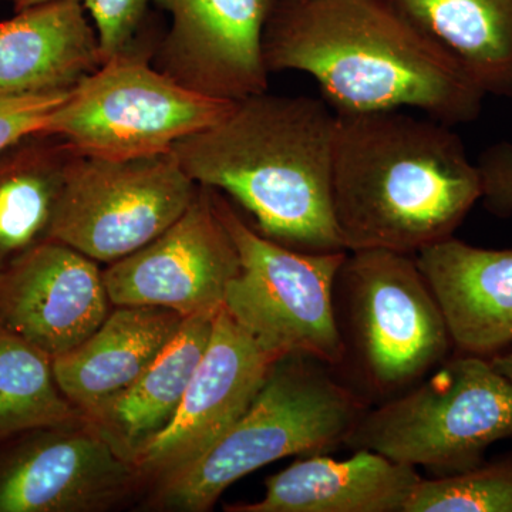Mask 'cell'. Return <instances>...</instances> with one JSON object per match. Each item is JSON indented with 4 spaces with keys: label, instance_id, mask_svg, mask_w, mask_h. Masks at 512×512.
Returning a JSON list of instances; mask_svg holds the SVG:
<instances>
[{
    "label": "cell",
    "instance_id": "obj_1",
    "mask_svg": "<svg viewBox=\"0 0 512 512\" xmlns=\"http://www.w3.org/2000/svg\"><path fill=\"white\" fill-rule=\"evenodd\" d=\"M268 72L311 74L336 114L410 107L447 126L478 119L485 94L387 0H289L264 30Z\"/></svg>",
    "mask_w": 512,
    "mask_h": 512
},
{
    "label": "cell",
    "instance_id": "obj_2",
    "mask_svg": "<svg viewBox=\"0 0 512 512\" xmlns=\"http://www.w3.org/2000/svg\"><path fill=\"white\" fill-rule=\"evenodd\" d=\"M338 117L306 96L254 94L214 126L178 141L174 156L198 185L222 191L256 231L313 254L346 251L333 212Z\"/></svg>",
    "mask_w": 512,
    "mask_h": 512
},
{
    "label": "cell",
    "instance_id": "obj_3",
    "mask_svg": "<svg viewBox=\"0 0 512 512\" xmlns=\"http://www.w3.org/2000/svg\"><path fill=\"white\" fill-rule=\"evenodd\" d=\"M336 117L333 212L346 251L416 255L453 237L483 188L450 126L399 110Z\"/></svg>",
    "mask_w": 512,
    "mask_h": 512
},
{
    "label": "cell",
    "instance_id": "obj_4",
    "mask_svg": "<svg viewBox=\"0 0 512 512\" xmlns=\"http://www.w3.org/2000/svg\"><path fill=\"white\" fill-rule=\"evenodd\" d=\"M330 367L309 356L281 357L247 412L224 436L157 480L154 505L208 511L228 487L258 468L346 443L369 407Z\"/></svg>",
    "mask_w": 512,
    "mask_h": 512
},
{
    "label": "cell",
    "instance_id": "obj_5",
    "mask_svg": "<svg viewBox=\"0 0 512 512\" xmlns=\"http://www.w3.org/2000/svg\"><path fill=\"white\" fill-rule=\"evenodd\" d=\"M507 439H512V383L490 359L461 353L367 410L346 444L448 476L480 466L487 448Z\"/></svg>",
    "mask_w": 512,
    "mask_h": 512
},
{
    "label": "cell",
    "instance_id": "obj_6",
    "mask_svg": "<svg viewBox=\"0 0 512 512\" xmlns=\"http://www.w3.org/2000/svg\"><path fill=\"white\" fill-rule=\"evenodd\" d=\"M136 46L134 40L77 84L40 133L63 138L83 156L126 160L171 153L234 109L237 101L175 82Z\"/></svg>",
    "mask_w": 512,
    "mask_h": 512
},
{
    "label": "cell",
    "instance_id": "obj_7",
    "mask_svg": "<svg viewBox=\"0 0 512 512\" xmlns=\"http://www.w3.org/2000/svg\"><path fill=\"white\" fill-rule=\"evenodd\" d=\"M212 197L241 264L224 308L272 352L342 365L348 353L335 288L348 251L313 254L285 247L242 220L220 192L212 190Z\"/></svg>",
    "mask_w": 512,
    "mask_h": 512
},
{
    "label": "cell",
    "instance_id": "obj_8",
    "mask_svg": "<svg viewBox=\"0 0 512 512\" xmlns=\"http://www.w3.org/2000/svg\"><path fill=\"white\" fill-rule=\"evenodd\" d=\"M338 282L348 308L346 353L353 349L372 392L397 396L447 359L453 340L416 255L348 251Z\"/></svg>",
    "mask_w": 512,
    "mask_h": 512
},
{
    "label": "cell",
    "instance_id": "obj_9",
    "mask_svg": "<svg viewBox=\"0 0 512 512\" xmlns=\"http://www.w3.org/2000/svg\"><path fill=\"white\" fill-rule=\"evenodd\" d=\"M198 187L173 151L126 160L79 153L67 171L50 239L113 264L171 227Z\"/></svg>",
    "mask_w": 512,
    "mask_h": 512
},
{
    "label": "cell",
    "instance_id": "obj_10",
    "mask_svg": "<svg viewBox=\"0 0 512 512\" xmlns=\"http://www.w3.org/2000/svg\"><path fill=\"white\" fill-rule=\"evenodd\" d=\"M234 241L200 185L187 211L146 247L103 269L113 306H154L183 318L217 315L238 275Z\"/></svg>",
    "mask_w": 512,
    "mask_h": 512
},
{
    "label": "cell",
    "instance_id": "obj_11",
    "mask_svg": "<svg viewBox=\"0 0 512 512\" xmlns=\"http://www.w3.org/2000/svg\"><path fill=\"white\" fill-rule=\"evenodd\" d=\"M281 357L222 306L177 413L130 458L141 478L160 480L204 454L247 412Z\"/></svg>",
    "mask_w": 512,
    "mask_h": 512
},
{
    "label": "cell",
    "instance_id": "obj_12",
    "mask_svg": "<svg viewBox=\"0 0 512 512\" xmlns=\"http://www.w3.org/2000/svg\"><path fill=\"white\" fill-rule=\"evenodd\" d=\"M170 15L157 69L205 96L239 101L268 90L264 30L271 0H153Z\"/></svg>",
    "mask_w": 512,
    "mask_h": 512
},
{
    "label": "cell",
    "instance_id": "obj_13",
    "mask_svg": "<svg viewBox=\"0 0 512 512\" xmlns=\"http://www.w3.org/2000/svg\"><path fill=\"white\" fill-rule=\"evenodd\" d=\"M144 481L86 419L46 429L0 470V512H90L119 504Z\"/></svg>",
    "mask_w": 512,
    "mask_h": 512
},
{
    "label": "cell",
    "instance_id": "obj_14",
    "mask_svg": "<svg viewBox=\"0 0 512 512\" xmlns=\"http://www.w3.org/2000/svg\"><path fill=\"white\" fill-rule=\"evenodd\" d=\"M111 306L99 262L56 239L0 272V330L52 359L89 338Z\"/></svg>",
    "mask_w": 512,
    "mask_h": 512
},
{
    "label": "cell",
    "instance_id": "obj_15",
    "mask_svg": "<svg viewBox=\"0 0 512 512\" xmlns=\"http://www.w3.org/2000/svg\"><path fill=\"white\" fill-rule=\"evenodd\" d=\"M416 261L458 352L493 357L512 345V249L451 237L421 249Z\"/></svg>",
    "mask_w": 512,
    "mask_h": 512
},
{
    "label": "cell",
    "instance_id": "obj_16",
    "mask_svg": "<svg viewBox=\"0 0 512 512\" xmlns=\"http://www.w3.org/2000/svg\"><path fill=\"white\" fill-rule=\"evenodd\" d=\"M103 64L82 0H53L0 22V96L69 93Z\"/></svg>",
    "mask_w": 512,
    "mask_h": 512
},
{
    "label": "cell",
    "instance_id": "obj_17",
    "mask_svg": "<svg viewBox=\"0 0 512 512\" xmlns=\"http://www.w3.org/2000/svg\"><path fill=\"white\" fill-rule=\"evenodd\" d=\"M421 477L417 468L370 450L348 460L309 454L266 478L255 503L228 505L229 512H404Z\"/></svg>",
    "mask_w": 512,
    "mask_h": 512
},
{
    "label": "cell",
    "instance_id": "obj_18",
    "mask_svg": "<svg viewBox=\"0 0 512 512\" xmlns=\"http://www.w3.org/2000/svg\"><path fill=\"white\" fill-rule=\"evenodd\" d=\"M183 319L154 306H114L89 338L53 359L57 386L86 417L136 382Z\"/></svg>",
    "mask_w": 512,
    "mask_h": 512
},
{
    "label": "cell",
    "instance_id": "obj_19",
    "mask_svg": "<svg viewBox=\"0 0 512 512\" xmlns=\"http://www.w3.org/2000/svg\"><path fill=\"white\" fill-rule=\"evenodd\" d=\"M215 316L184 318L173 338L136 382L84 417L128 460L177 413L207 349Z\"/></svg>",
    "mask_w": 512,
    "mask_h": 512
},
{
    "label": "cell",
    "instance_id": "obj_20",
    "mask_svg": "<svg viewBox=\"0 0 512 512\" xmlns=\"http://www.w3.org/2000/svg\"><path fill=\"white\" fill-rule=\"evenodd\" d=\"M485 96L512 99V0H387Z\"/></svg>",
    "mask_w": 512,
    "mask_h": 512
},
{
    "label": "cell",
    "instance_id": "obj_21",
    "mask_svg": "<svg viewBox=\"0 0 512 512\" xmlns=\"http://www.w3.org/2000/svg\"><path fill=\"white\" fill-rule=\"evenodd\" d=\"M77 154L63 138L40 131L0 153V272L50 239Z\"/></svg>",
    "mask_w": 512,
    "mask_h": 512
},
{
    "label": "cell",
    "instance_id": "obj_22",
    "mask_svg": "<svg viewBox=\"0 0 512 512\" xmlns=\"http://www.w3.org/2000/svg\"><path fill=\"white\" fill-rule=\"evenodd\" d=\"M82 419L57 386L52 357L0 330V440Z\"/></svg>",
    "mask_w": 512,
    "mask_h": 512
},
{
    "label": "cell",
    "instance_id": "obj_23",
    "mask_svg": "<svg viewBox=\"0 0 512 512\" xmlns=\"http://www.w3.org/2000/svg\"><path fill=\"white\" fill-rule=\"evenodd\" d=\"M404 512H512V456L463 473L421 478Z\"/></svg>",
    "mask_w": 512,
    "mask_h": 512
},
{
    "label": "cell",
    "instance_id": "obj_24",
    "mask_svg": "<svg viewBox=\"0 0 512 512\" xmlns=\"http://www.w3.org/2000/svg\"><path fill=\"white\" fill-rule=\"evenodd\" d=\"M151 0H82L99 36L103 63L137 39Z\"/></svg>",
    "mask_w": 512,
    "mask_h": 512
},
{
    "label": "cell",
    "instance_id": "obj_25",
    "mask_svg": "<svg viewBox=\"0 0 512 512\" xmlns=\"http://www.w3.org/2000/svg\"><path fill=\"white\" fill-rule=\"evenodd\" d=\"M69 93L0 96V153L18 143L23 137L42 131L52 111Z\"/></svg>",
    "mask_w": 512,
    "mask_h": 512
},
{
    "label": "cell",
    "instance_id": "obj_26",
    "mask_svg": "<svg viewBox=\"0 0 512 512\" xmlns=\"http://www.w3.org/2000/svg\"><path fill=\"white\" fill-rule=\"evenodd\" d=\"M485 207L500 217L512 214V144H494L477 161Z\"/></svg>",
    "mask_w": 512,
    "mask_h": 512
},
{
    "label": "cell",
    "instance_id": "obj_27",
    "mask_svg": "<svg viewBox=\"0 0 512 512\" xmlns=\"http://www.w3.org/2000/svg\"><path fill=\"white\" fill-rule=\"evenodd\" d=\"M490 362L498 373H501L505 379L512 383V352L503 353V355L498 353V355L491 357Z\"/></svg>",
    "mask_w": 512,
    "mask_h": 512
},
{
    "label": "cell",
    "instance_id": "obj_28",
    "mask_svg": "<svg viewBox=\"0 0 512 512\" xmlns=\"http://www.w3.org/2000/svg\"><path fill=\"white\" fill-rule=\"evenodd\" d=\"M53 2V0H16L15 12L18 10L30 8V6L40 5V3Z\"/></svg>",
    "mask_w": 512,
    "mask_h": 512
},
{
    "label": "cell",
    "instance_id": "obj_29",
    "mask_svg": "<svg viewBox=\"0 0 512 512\" xmlns=\"http://www.w3.org/2000/svg\"><path fill=\"white\" fill-rule=\"evenodd\" d=\"M281 2H289V0H271L272 5H274V3H281Z\"/></svg>",
    "mask_w": 512,
    "mask_h": 512
},
{
    "label": "cell",
    "instance_id": "obj_30",
    "mask_svg": "<svg viewBox=\"0 0 512 512\" xmlns=\"http://www.w3.org/2000/svg\"><path fill=\"white\" fill-rule=\"evenodd\" d=\"M0 2H10L13 3V5H15L16 0H0Z\"/></svg>",
    "mask_w": 512,
    "mask_h": 512
}]
</instances>
